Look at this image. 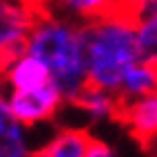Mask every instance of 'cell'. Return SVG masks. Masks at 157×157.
Segmentation results:
<instances>
[{"label": "cell", "mask_w": 157, "mask_h": 157, "mask_svg": "<svg viewBox=\"0 0 157 157\" xmlns=\"http://www.w3.org/2000/svg\"><path fill=\"white\" fill-rule=\"evenodd\" d=\"M135 20V43H137L139 61L157 63V0L132 5Z\"/></svg>", "instance_id": "cell-7"}, {"label": "cell", "mask_w": 157, "mask_h": 157, "mask_svg": "<svg viewBox=\"0 0 157 157\" xmlns=\"http://www.w3.org/2000/svg\"><path fill=\"white\" fill-rule=\"evenodd\" d=\"M25 54L34 56L47 67L54 88L65 103L88 85L83 49L78 38V23L43 5V11L25 43Z\"/></svg>", "instance_id": "cell-2"}, {"label": "cell", "mask_w": 157, "mask_h": 157, "mask_svg": "<svg viewBox=\"0 0 157 157\" xmlns=\"http://www.w3.org/2000/svg\"><path fill=\"white\" fill-rule=\"evenodd\" d=\"M146 151H148V153H151L153 157H157V139L153 141V144H148V146H146Z\"/></svg>", "instance_id": "cell-13"}, {"label": "cell", "mask_w": 157, "mask_h": 157, "mask_svg": "<svg viewBox=\"0 0 157 157\" xmlns=\"http://www.w3.org/2000/svg\"><path fill=\"white\" fill-rule=\"evenodd\" d=\"M43 11V5L0 0V74L25 54V43Z\"/></svg>", "instance_id": "cell-3"}, {"label": "cell", "mask_w": 157, "mask_h": 157, "mask_svg": "<svg viewBox=\"0 0 157 157\" xmlns=\"http://www.w3.org/2000/svg\"><path fill=\"white\" fill-rule=\"evenodd\" d=\"M63 103L65 101L59 94V90L54 88V83H47L36 90H25V92H7L9 112L23 128L52 119L63 108Z\"/></svg>", "instance_id": "cell-4"}, {"label": "cell", "mask_w": 157, "mask_h": 157, "mask_svg": "<svg viewBox=\"0 0 157 157\" xmlns=\"http://www.w3.org/2000/svg\"><path fill=\"white\" fill-rule=\"evenodd\" d=\"M25 128L18 124L7 105V94L0 85V157H29Z\"/></svg>", "instance_id": "cell-10"}, {"label": "cell", "mask_w": 157, "mask_h": 157, "mask_svg": "<svg viewBox=\"0 0 157 157\" xmlns=\"http://www.w3.org/2000/svg\"><path fill=\"white\" fill-rule=\"evenodd\" d=\"M153 92H157V63L137 61L124 74L115 97L119 99V103H124V101L153 94Z\"/></svg>", "instance_id": "cell-8"}, {"label": "cell", "mask_w": 157, "mask_h": 157, "mask_svg": "<svg viewBox=\"0 0 157 157\" xmlns=\"http://www.w3.org/2000/svg\"><path fill=\"white\" fill-rule=\"evenodd\" d=\"M70 105H76L94 124L103 119H117V112H119V99L112 92H105L101 88H94V85H85Z\"/></svg>", "instance_id": "cell-11"}, {"label": "cell", "mask_w": 157, "mask_h": 157, "mask_svg": "<svg viewBox=\"0 0 157 157\" xmlns=\"http://www.w3.org/2000/svg\"><path fill=\"white\" fill-rule=\"evenodd\" d=\"M88 85L117 94L124 74L139 61L132 5H110L101 16L78 23Z\"/></svg>", "instance_id": "cell-1"}, {"label": "cell", "mask_w": 157, "mask_h": 157, "mask_svg": "<svg viewBox=\"0 0 157 157\" xmlns=\"http://www.w3.org/2000/svg\"><path fill=\"white\" fill-rule=\"evenodd\" d=\"M117 119L144 148L153 144L157 139V92L119 103Z\"/></svg>", "instance_id": "cell-5"}, {"label": "cell", "mask_w": 157, "mask_h": 157, "mask_svg": "<svg viewBox=\"0 0 157 157\" xmlns=\"http://www.w3.org/2000/svg\"><path fill=\"white\" fill-rule=\"evenodd\" d=\"M85 157H117V153H115V148H112L110 144H105V141L97 139V137H92Z\"/></svg>", "instance_id": "cell-12"}, {"label": "cell", "mask_w": 157, "mask_h": 157, "mask_svg": "<svg viewBox=\"0 0 157 157\" xmlns=\"http://www.w3.org/2000/svg\"><path fill=\"white\" fill-rule=\"evenodd\" d=\"M92 135L83 128H67L56 132L47 144L36 148L29 157H85Z\"/></svg>", "instance_id": "cell-9"}, {"label": "cell", "mask_w": 157, "mask_h": 157, "mask_svg": "<svg viewBox=\"0 0 157 157\" xmlns=\"http://www.w3.org/2000/svg\"><path fill=\"white\" fill-rule=\"evenodd\" d=\"M52 83L47 67L34 56L23 54L16 59L11 65L5 67V72L0 74V85H7L9 92H25V90H36L43 85Z\"/></svg>", "instance_id": "cell-6"}]
</instances>
